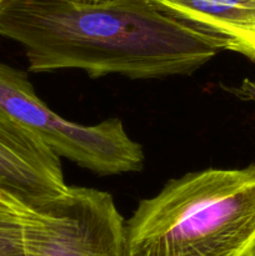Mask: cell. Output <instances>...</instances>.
I'll list each match as a JSON object with an SVG mask.
<instances>
[{
  "mask_svg": "<svg viewBox=\"0 0 255 256\" xmlns=\"http://www.w3.org/2000/svg\"><path fill=\"white\" fill-rule=\"evenodd\" d=\"M206 34L220 52L255 62V0H150Z\"/></svg>",
  "mask_w": 255,
  "mask_h": 256,
  "instance_id": "8992f818",
  "label": "cell"
},
{
  "mask_svg": "<svg viewBox=\"0 0 255 256\" xmlns=\"http://www.w3.org/2000/svg\"><path fill=\"white\" fill-rule=\"evenodd\" d=\"M0 36L24 48L29 72L78 69L90 78L192 75L220 52L150 0H2Z\"/></svg>",
  "mask_w": 255,
  "mask_h": 256,
  "instance_id": "6da1fadb",
  "label": "cell"
},
{
  "mask_svg": "<svg viewBox=\"0 0 255 256\" xmlns=\"http://www.w3.org/2000/svg\"><path fill=\"white\" fill-rule=\"evenodd\" d=\"M124 232L109 192L69 186L56 199L32 204L29 256H124Z\"/></svg>",
  "mask_w": 255,
  "mask_h": 256,
  "instance_id": "277c9868",
  "label": "cell"
},
{
  "mask_svg": "<svg viewBox=\"0 0 255 256\" xmlns=\"http://www.w3.org/2000/svg\"><path fill=\"white\" fill-rule=\"evenodd\" d=\"M226 90L235 96L246 102H255V82L252 79H244L239 86H229Z\"/></svg>",
  "mask_w": 255,
  "mask_h": 256,
  "instance_id": "ba28073f",
  "label": "cell"
},
{
  "mask_svg": "<svg viewBox=\"0 0 255 256\" xmlns=\"http://www.w3.org/2000/svg\"><path fill=\"white\" fill-rule=\"evenodd\" d=\"M124 256H255V164L169 180L125 222Z\"/></svg>",
  "mask_w": 255,
  "mask_h": 256,
  "instance_id": "7a4b0ae2",
  "label": "cell"
},
{
  "mask_svg": "<svg viewBox=\"0 0 255 256\" xmlns=\"http://www.w3.org/2000/svg\"><path fill=\"white\" fill-rule=\"evenodd\" d=\"M0 110L36 134L59 158L98 175L142 170L145 155L118 118L80 125L55 114L35 94L25 72L0 62Z\"/></svg>",
  "mask_w": 255,
  "mask_h": 256,
  "instance_id": "3957f363",
  "label": "cell"
},
{
  "mask_svg": "<svg viewBox=\"0 0 255 256\" xmlns=\"http://www.w3.org/2000/svg\"><path fill=\"white\" fill-rule=\"evenodd\" d=\"M2 0H0V4H2Z\"/></svg>",
  "mask_w": 255,
  "mask_h": 256,
  "instance_id": "9c48e42d",
  "label": "cell"
},
{
  "mask_svg": "<svg viewBox=\"0 0 255 256\" xmlns=\"http://www.w3.org/2000/svg\"><path fill=\"white\" fill-rule=\"evenodd\" d=\"M0 182L32 204L56 199L69 189L60 158L36 134L2 110Z\"/></svg>",
  "mask_w": 255,
  "mask_h": 256,
  "instance_id": "5b68a950",
  "label": "cell"
},
{
  "mask_svg": "<svg viewBox=\"0 0 255 256\" xmlns=\"http://www.w3.org/2000/svg\"><path fill=\"white\" fill-rule=\"evenodd\" d=\"M32 204L0 182V256H29Z\"/></svg>",
  "mask_w": 255,
  "mask_h": 256,
  "instance_id": "52a82bcc",
  "label": "cell"
}]
</instances>
